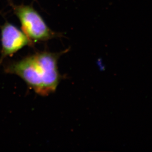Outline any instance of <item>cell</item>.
Returning a JSON list of instances; mask_svg holds the SVG:
<instances>
[{
	"label": "cell",
	"mask_w": 152,
	"mask_h": 152,
	"mask_svg": "<svg viewBox=\"0 0 152 152\" xmlns=\"http://www.w3.org/2000/svg\"><path fill=\"white\" fill-rule=\"evenodd\" d=\"M65 51L53 53L47 51L36 52L19 60L4 65V71L21 78L36 93L47 96L56 91L62 77L58 61Z\"/></svg>",
	"instance_id": "obj_1"
},
{
	"label": "cell",
	"mask_w": 152,
	"mask_h": 152,
	"mask_svg": "<svg viewBox=\"0 0 152 152\" xmlns=\"http://www.w3.org/2000/svg\"><path fill=\"white\" fill-rule=\"evenodd\" d=\"M9 4L20 21L22 31L34 45L60 37L61 34L52 30L40 14L32 5Z\"/></svg>",
	"instance_id": "obj_2"
},
{
	"label": "cell",
	"mask_w": 152,
	"mask_h": 152,
	"mask_svg": "<svg viewBox=\"0 0 152 152\" xmlns=\"http://www.w3.org/2000/svg\"><path fill=\"white\" fill-rule=\"evenodd\" d=\"M0 28L1 46L0 64L6 58L12 57L25 47L34 46L24 32L13 24L6 21Z\"/></svg>",
	"instance_id": "obj_3"
}]
</instances>
